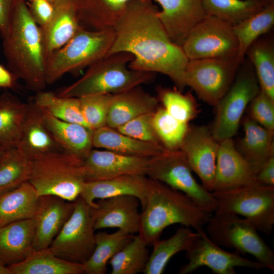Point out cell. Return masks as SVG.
<instances>
[{
  "label": "cell",
  "instance_id": "1",
  "mask_svg": "<svg viewBox=\"0 0 274 274\" xmlns=\"http://www.w3.org/2000/svg\"><path fill=\"white\" fill-rule=\"evenodd\" d=\"M158 11L151 0L130 1L114 28L115 39L108 55L129 53L133 56L130 68L164 74L182 89L189 59L169 38Z\"/></svg>",
  "mask_w": 274,
  "mask_h": 274
},
{
  "label": "cell",
  "instance_id": "2",
  "mask_svg": "<svg viewBox=\"0 0 274 274\" xmlns=\"http://www.w3.org/2000/svg\"><path fill=\"white\" fill-rule=\"evenodd\" d=\"M2 38L8 68L29 90H44L47 85V56L41 27L33 18L26 0L17 1Z\"/></svg>",
  "mask_w": 274,
  "mask_h": 274
},
{
  "label": "cell",
  "instance_id": "3",
  "mask_svg": "<svg viewBox=\"0 0 274 274\" xmlns=\"http://www.w3.org/2000/svg\"><path fill=\"white\" fill-rule=\"evenodd\" d=\"M210 215L184 193L149 178L139 234L148 245H152L163 230L173 224H180L200 231Z\"/></svg>",
  "mask_w": 274,
  "mask_h": 274
},
{
  "label": "cell",
  "instance_id": "4",
  "mask_svg": "<svg viewBox=\"0 0 274 274\" xmlns=\"http://www.w3.org/2000/svg\"><path fill=\"white\" fill-rule=\"evenodd\" d=\"M133 56L127 52L108 55L88 66L83 76L72 84L59 88L56 94L81 97L100 94H117L150 81L153 73L130 68Z\"/></svg>",
  "mask_w": 274,
  "mask_h": 274
},
{
  "label": "cell",
  "instance_id": "5",
  "mask_svg": "<svg viewBox=\"0 0 274 274\" xmlns=\"http://www.w3.org/2000/svg\"><path fill=\"white\" fill-rule=\"evenodd\" d=\"M113 29L94 30L82 27L62 47L48 56L47 84L65 74L81 70L107 56L114 43Z\"/></svg>",
  "mask_w": 274,
  "mask_h": 274
},
{
  "label": "cell",
  "instance_id": "6",
  "mask_svg": "<svg viewBox=\"0 0 274 274\" xmlns=\"http://www.w3.org/2000/svg\"><path fill=\"white\" fill-rule=\"evenodd\" d=\"M31 161L28 182L39 196L54 195L70 201L80 196L85 182L83 161L59 152Z\"/></svg>",
  "mask_w": 274,
  "mask_h": 274
},
{
  "label": "cell",
  "instance_id": "7",
  "mask_svg": "<svg viewBox=\"0 0 274 274\" xmlns=\"http://www.w3.org/2000/svg\"><path fill=\"white\" fill-rule=\"evenodd\" d=\"M215 214L242 215L258 231L269 234L274 225V186L256 184L213 191Z\"/></svg>",
  "mask_w": 274,
  "mask_h": 274
},
{
  "label": "cell",
  "instance_id": "8",
  "mask_svg": "<svg viewBox=\"0 0 274 274\" xmlns=\"http://www.w3.org/2000/svg\"><path fill=\"white\" fill-rule=\"evenodd\" d=\"M206 225V233L215 244L234 249L238 254L252 255L265 268L274 271L273 251L246 219L234 214H215Z\"/></svg>",
  "mask_w": 274,
  "mask_h": 274
},
{
  "label": "cell",
  "instance_id": "9",
  "mask_svg": "<svg viewBox=\"0 0 274 274\" xmlns=\"http://www.w3.org/2000/svg\"><path fill=\"white\" fill-rule=\"evenodd\" d=\"M192 172L181 150H166L149 158L146 175L184 193L206 212L215 213L216 199L196 181Z\"/></svg>",
  "mask_w": 274,
  "mask_h": 274
},
{
  "label": "cell",
  "instance_id": "10",
  "mask_svg": "<svg viewBox=\"0 0 274 274\" xmlns=\"http://www.w3.org/2000/svg\"><path fill=\"white\" fill-rule=\"evenodd\" d=\"M74 203L72 215L48 249L63 260L83 264L94 251L95 230L90 207L80 196Z\"/></svg>",
  "mask_w": 274,
  "mask_h": 274
},
{
  "label": "cell",
  "instance_id": "11",
  "mask_svg": "<svg viewBox=\"0 0 274 274\" xmlns=\"http://www.w3.org/2000/svg\"><path fill=\"white\" fill-rule=\"evenodd\" d=\"M189 59L236 58L238 43L228 22L206 14L190 30L183 45Z\"/></svg>",
  "mask_w": 274,
  "mask_h": 274
},
{
  "label": "cell",
  "instance_id": "12",
  "mask_svg": "<svg viewBox=\"0 0 274 274\" xmlns=\"http://www.w3.org/2000/svg\"><path fill=\"white\" fill-rule=\"evenodd\" d=\"M239 64L236 58L189 59L185 85L202 101L215 107L232 85Z\"/></svg>",
  "mask_w": 274,
  "mask_h": 274
},
{
  "label": "cell",
  "instance_id": "13",
  "mask_svg": "<svg viewBox=\"0 0 274 274\" xmlns=\"http://www.w3.org/2000/svg\"><path fill=\"white\" fill-rule=\"evenodd\" d=\"M260 90L253 73L243 72L237 76L215 106L211 130L217 141L232 138L236 133L246 109Z\"/></svg>",
  "mask_w": 274,
  "mask_h": 274
},
{
  "label": "cell",
  "instance_id": "14",
  "mask_svg": "<svg viewBox=\"0 0 274 274\" xmlns=\"http://www.w3.org/2000/svg\"><path fill=\"white\" fill-rule=\"evenodd\" d=\"M197 232L200 236L186 251L188 262L181 266L179 273H191L202 266H207L216 274H235L236 267L256 270L265 268L257 261L250 260L236 252H229L220 248L211 240L204 230Z\"/></svg>",
  "mask_w": 274,
  "mask_h": 274
},
{
  "label": "cell",
  "instance_id": "15",
  "mask_svg": "<svg viewBox=\"0 0 274 274\" xmlns=\"http://www.w3.org/2000/svg\"><path fill=\"white\" fill-rule=\"evenodd\" d=\"M219 144L208 127L193 126H189L180 149L201 185L210 192L213 191Z\"/></svg>",
  "mask_w": 274,
  "mask_h": 274
},
{
  "label": "cell",
  "instance_id": "16",
  "mask_svg": "<svg viewBox=\"0 0 274 274\" xmlns=\"http://www.w3.org/2000/svg\"><path fill=\"white\" fill-rule=\"evenodd\" d=\"M139 200L132 195L100 199L90 207L95 230L117 228L130 234L139 233L141 213Z\"/></svg>",
  "mask_w": 274,
  "mask_h": 274
},
{
  "label": "cell",
  "instance_id": "17",
  "mask_svg": "<svg viewBox=\"0 0 274 274\" xmlns=\"http://www.w3.org/2000/svg\"><path fill=\"white\" fill-rule=\"evenodd\" d=\"M149 158L92 149L83 160L85 181L106 180L128 174H146Z\"/></svg>",
  "mask_w": 274,
  "mask_h": 274
},
{
  "label": "cell",
  "instance_id": "18",
  "mask_svg": "<svg viewBox=\"0 0 274 274\" xmlns=\"http://www.w3.org/2000/svg\"><path fill=\"white\" fill-rule=\"evenodd\" d=\"M258 184L250 164L235 147L232 138L220 142L213 191Z\"/></svg>",
  "mask_w": 274,
  "mask_h": 274
},
{
  "label": "cell",
  "instance_id": "19",
  "mask_svg": "<svg viewBox=\"0 0 274 274\" xmlns=\"http://www.w3.org/2000/svg\"><path fill=\"white\" fill-rule=\"evenodd\" d=\"M74 201L59 197L40 196L33 219L35 225V250L49 247L74 211Z\"/></svg>",
  "mask_w": 274,
  "mask_h": 274
},
{
  "label": "cell",
  "instance_id": "20",
  "mask_svg": "<svg viewBox=\"0 0 274 274\" xmlns=\"http://www.w3.org/2000/svg\"><path fill=\"white\" fill-rule=\"evenodd\" d=\"M158 15L170 40L182 47L190 30L206 16L201 0H155Z\"/></svg>",
  "mask_w": 274,
  "mask_h": 274
},
{
  "label": "cell",
  "instance_id": "21",
  "mask_svg": "<svg viewBox=\"0 0 274 274\" xmlns=\"http://www.w3.org/2000/svg\"><path fill=\"white\" fill-rule=\"evenodd\" d=\"M27 104L18 149L31 160L63 152L46 124L42 109L33 100Z\"/></svg>",
  "mask_w": 274,
  "mask_h": 274
},
{
  "label": "cell",
  "instance_id": "22",
  "mask_svg": "<svg viewBox=\"0 0 274 274\" xmlns=\"http://www.w3.org/2000/svg\"><path fill=\"white\" fill-rule=\"evenodd\" d=\"M149 178L143 174H128L97 181H85L80 197L90 207L95 199L120 195H132L139 200L142 208L146 201Z\"/></svg>",
  "mask_w": 274,
  "mask_h": 274
},
{
  "label": "cell",
  "instance_id": "23",
  "mask_svg": "<svg viewBox=\"0 0 274 274\" xmlns=\"http://www.w3.org/2000/svg\"><path fill=\"white\" fill-rule=\"evenodd\" d=\"M35 237L33 219L0 227V264L7 267L25 260L35 251Z\"/></svg>",
  "mask_w": 274,
  "mask_h": 274
},
{
  "label": "cell",
  "instance_id": "24",
  "mask_svg": "<svg viewBox=\"0 0 274 274\" xmlns=\"http://www.w3.org/2000/svg\"><path fill=\"white\" fill-rule=\"evenodd\" d=\"M158 104V99L140 86L113 94L106 125L116 129L140 115L154 112Z\"/></svg>",
  "mask_w": 274,
  "mask_h": 274
},
{
  "label": "cell",
  "instance_id": "25",
  "mask_svg": "<svg viewBox=\"0 0 274 274\" xmlns=\"http://www.w3.org/2000/svg\"><path fill=\"white\" fill-rule=\"evenodd\" d=\"M42 110L46 124L63 152L83 161L93 148V130L81 124L61 120Z\"/></svg>",
  "mask_w": 274,
  "mask_h": 274
},
{
  "label": "cell",
  "instance_id": "26",
  "mask_svg": "<svg viewBox=\"0 0 274 274\" xmlns=\"http://www.w3.org/2000/svg\"><path fill=\"white\" fill-rule=\"evenodd\" d=\"M242 124L244 135L237 149L256 175L263 164L274 155V130L263 127L250 116L245 117Z\"/></svg>",
  "mask_w": 274,
  "mask_h": 274
},
{
  "label": "cell",
  "instance_id": "27",
  "mask_svg": "<svg viewBox=\"0 0 274 274\" xmlns=\"http://www.w3.org/2000/svg\"><path fill=\"white\" fill-rule=\"evenodd\" d=\"M81 27L72 0L56 5L50 20L41 27L47 58L65 45Z\"/></svg>",
  "mask_w": 274,
  "mask_h": 274
},
{
  "label": "cell",
  "instance_id": "28",
  "mask_svg": "<svg viewBox=\"0 0 274 274\" xmlns=\"http://www.w3.org/2000/svg\"><path fill=\"white\" fill-rule=\"evenodd\" d=\"M84 28L113 29L131 0H72Z\"/></svg>",
  "mask_w": 274,
  "mask_h": 274
},
{
  "label": "cell",
  "instance_id": "29",
  "mask_svg": "<svg viewBox=\"0 0 274 274\" xmlns=\"http://www.w3.org/2000/svg\"><path fill=\"white\" fill-rule=\"evenodd\" d=\"M92 145L93 147L125 155L147 158L167 150L162 145L135 139L107 125L93 130Z\"/></svg>",
  "mask_w": 274,
  "mask_h": 274
},
{
  "label": "cell",
  "instance_id": "30",
  "mask_svg": "<svg viewBox=\"0 0 274 274\" xmlns=\"http://www.w3.org/2000/svg\"><path fill=\"white\" fill-rule=\"evenodd\" d=\"M39 198L28 182L0 195V227L14 222L33 219Z\"/></svg>",
  "mask_w": 274,
  "mask_h": 274
},
{
  "label": "cell",
  "instance_id": "31",
  "mask_svg": "<svg viewBox=\"0 0 274 274\" xmlns=\"http://www.w3.org/2000/svg\"><path fill=\"white\" fill-rule=\"evenodd\" d=\"M11 274H81L83 264L63 260L48 248L35 250L23 261L7 266Z\"/></svg>",
  "mask_w": 274,
  "mask_h": 274
},
{
  "label": "cell",
  "instance_id": "32",
  "mask_svg": "<svg viewBox=\"0 0 274 274\" xmlns=\"http://www.w3.org/2000/svg\"><path fill=\"white\" fill-rule=\"evenodd\" d=\"M200 236L198 232L191 231L189 227H181L170 237L155 241L153 249L149 255L145 274L162 273L172 257L183 251H186Z\"/></svg>",
  "mask_w": 274,
  "mask_h": 274
},
{
  "label": "cell",
  "instance_id": "33",
  "mask_svg": "<svg viewBox=\"0 0 274 274\" xmlns=\"http://www.w3.org/2000/svg\"><path fill=\"white\" fill-rule=\"evenodd\" d=\"M27 105L9 92L0 95V145L5 149L17 147Z\"/></svg>",
  "mask_w": 274,
  "mask_h": 274
},
{
  "label": "cell",
  "instance_id": "34",
  "mask_svg": "<svg viewBox=\"0 0 274 274\" xmlns=\"http://www.w3.org/2000/svg\"><path fill=\"white\" fill-rule=\"evenodd\" d=\"M133 237L132 234L121 229L112 233H95V246L93 253L83 264L84 273L104 274L111 259Z\"/></svg>",
  "mask_w": 274,
  "mask_h": 274
},
{
  "label": "cell",
  "instance_id": "35",
  "mask_svg": "<svg viewBox=\"0 0 274 274\" xmlns=\"http://www.w3.org/2000/svg\"><path fill=\"white\" fill-rule=\"evenodd\" d=\"M274 24V3H268L261 10L233 26L238 43L236 60L239 64L250 46Z\"/></svg>",
  "mask_w": 274,
  "mask_h": 274
},
{
  "label": "cell",
  "instance_id": "36",
  "mask_svg": "<svg viewBox=\"0 0 274 274\" xmlns=\"http://www.w3.org/2000/svg\"><path fill=\"white\" fill-rule=\"evenodd\" d=\"M206 14L231 24H238L258 12L268 3L267 0H201Z\"/></svg>",
  "mask_w": 274,
  "mask_h": 274
},
{
  "label": "cell",
  "instance_id": "37",
  "mask_svg": "<svg viewBox=\"0 0 274 274\" xmlns=\"http://www.w3.org/2000/svg\"><path fill=\"white\" fill-rule=\"evenodd\" d=\"M32 161L17 147L6 149L0 159V195L28 182Z\"/></svg>",
  "mask_w": 274,
  "mask_h": 274
},
{
  "label": "cell",
  "instance_id": "38",
  "mask_svg": "<svg viewBox=\"0 0 274 274\" xmlns=\"http://www.w3.org/2000/svg\"><path fill=\"white\" fill-rule=\"evenodd\" d=\"M147 243L139 234L132 238L109 261L111 274H136L144 271L149 254Z\"/></svg>",
  "mask_w": 274,
  "mask_h": 274
},
{
  "label": "cell",
  "instance_id": "39",
  "mask_svg": "<svg viewBox=\"0 0 274 274\" xmlns=\"http://www.w3.org/2000/svg\"><path fill=\"white\" fill-rule=\"evenodd\" d=\"M33 101L56 118L89 127L83 118L78 97L60 96L55 92L42 90L37 92Z\"/></svg>",
  "mask_w": 274,
  "mask_h": 274
},
{
  "label": "cell",
  "instance_id": "40",
  "mask_svg": "<svg viewBox=\"0 0 274 274\" xmlns=\"http://www.w3.org/2000/svg\"><path fill=\"white\" fill-rule=\"evenodd\" d=\"M253 63L260 90L274 99V50L272 45L254 42L247 52Z\"/></svg>",
  "mask_w": 274,
  "mask_h": 274
},
{
  "label": "cell",
  "instance_id": "41",
  "mask_svg": "<svg viewBox=\"0 0 274 274\" xmlns=\"http://www.w3.org/2000/svg\"><path fill=\"white\" fill-rule=\"evenodd\" d=\"M153 125L162 145L168 150H180L188 131V123L176 119L162 107L154 112Z\"/></svg>",
  "mask_w": 274,
  "mask_h": 274
},
{
  "label": "cell",
  "instance_id": "42",
  "mask_svg": "<svg viewBox=\"0 0 274 274\" xmlns=\"http://www.w3.org/2000/svg\"><path fill=\"white\" fill-rule=\"evenodd\" d=\"M159 96L163 108L180 121L188 123L199 113L197 104L190 93L183 94L175 89H160Z\"/></svg>",
  "mask_w": 274,
  "mask_h": 274
},
{
  "label": "cell",
  "instance_id": "43",
  "mask_svg": "<svg viewBox=\"0 0 274 274\" xmlns=\"http://www.w3.org/2000/svg\"><path fill=\"white\" fill-rule=\"evenodd\" d=\"M113 94H100L79 97L83 118L92 130L106 125Z\"/></svg>",
  "mask_w": 274,
  "mask_h": 274
},
{
  "label": "cell",
  "instance_id": "44",
  "mask_svg": "<svg viewBox=\"0 0 274 274\" xmlns=\"http://www.w3.org/2000/svg\"><path fill=\"white\" fill-rule=\"evenodd\" d=\"M153 114L154 112L140 115L119 126L116 129L135 139L162 145L153 125Z\"/></svg>",
  "mask_w": 274,
  "mask_h": 274
},
{
  "label": "cell",
  "instance_id": "45",
  "mask_svg": "<svg viewBox=\"0 0 274 274\" xmlns=\"http://www.w3.org/2000/svg\"><path fill=\"white\" fill-rule=\"evenodd\" d=\"M249 105V116L263 127L274 130V99L260 90Z\"/></svg>",
  "mask_w": 274,
  "mask_h": 274
},
{
  "label": "cell",
  "instance_id": "46",
  "mask_svg": "<svg viewBox=\"0 0 274 274\" xmlns=\"http://www.w3.org/2000/svg\"><path fill=\"white\" fill-rule=\"evenodd\" d=\"M18 0H0V33L6 32L15 5Z\"/></svg>",
  "mask_w": 274,
  "mask_h": 274
},
{
  "label": "cell",
  "instance_id": "47",
  "mask_svg": "<svg viewBox=\"0 0 274 274\" xmlns=\"http://www.w3.org/2000/svg\"><path fill=\"white\" fill-rule=\"evenodd\" d=\"M258 184L274 186V155L270 157L263 164L256 175Z\"/></svg>",
  "mask_w": 274,
  "mask_h": 274
},
{
  "label": "cell",
  "instance_id": "48",
  "mask_svg": "<svg viewBox=\"0 0 274 274\" xmlns=\"http://www.w3.org/2000/svg\"><path fill=\"white\" fill-rule=\"evenodd\" d=\"M18 80L11 71L0 64V88L15 89L18 86Z\"/></svg>",
  "mask_w": 274,
  "mask_h": 274
},
{
  "label": "cell",
  "instance_id": "49",
  "mask_svg": "<svg viewBox=\"0 0 274 274\" xmlns=\"http://www.w3.org/2000/svg\"><path fill=\"white\" fill-rule=\"evenodd\" d=\"M0 274H11V273L7 266L0 264Z\"/></svg>",
  "mask_w": 274,
  "mask_h": 274
},
{
  "label": "cell",
  "instance_id": "50",
  "mask_svg": "<svg viewBox=\"0 0 274 274\" xmlns=\"http://www.w3.org/2000/svg\"><path fill=\"white\" fill-rule=\"evenodd\" d=\"M54 3H55V5H58L60 4H61L63 3L64 2L67 1V0H53Z\"/></svg>",
  "mask_w": 274,
  "mask_h": 274
},
{
  "label": "cell",
  "instance_id": "51",
  "mask_svg": "<svg viewBox=\"0 0 274 274\" xmlns=\"http://www.w3.org/2000/svg\"><path fill=\"white\" fill-rule=\"evenodd\" d=\"M6 149L0 145V159L2 158Z\"/></svg>",
  "mask_w": 274,
  "mask_h": 274
},
{
  "label": "cell",
  "instance_id": "52",
  "mask_svg": "<svg viewBox=\"0 0 274 274\" xmlns=\"http://www.w3.org/2000/svg\"><path fill=\"white\" fill-rule=\"evenodd\" d=\"M268 2L274 3V0H267Z\"/></svg>",
  "mask_w": 274,
  "mask_h": 274
}]
</instances>
